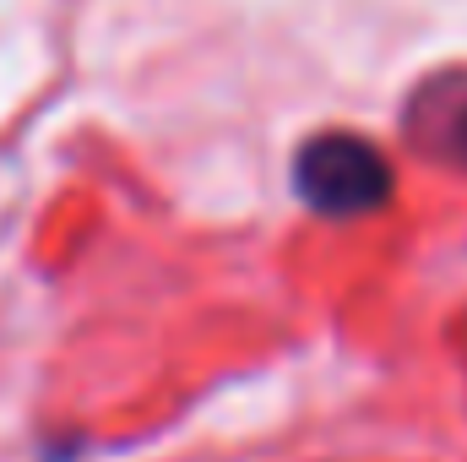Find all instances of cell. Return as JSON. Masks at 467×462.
<instances>
[{"instance_id":"6da1fadb","label":"cell","mask_w":467,"mask_h":462,"mask_svg":"<svg viewBox=\"0 0 467 462\" xmlns=\"http://www.w3.org/2000/svg\"><path fill=\"white\" fill-rule=\"evenodd\" d=\"M294 185H299L305 207H316L327 218H358V213H375L391 196V163L364 136L327 131V136H310L299 147Z\"/></svg>"}]
</instances>
